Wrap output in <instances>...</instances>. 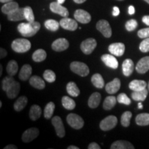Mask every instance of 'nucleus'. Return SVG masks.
Returning <instances> with one entry per match:
<instances>
[{"label":"nucleus","mask_w":149,"mask_h":149,"mask_svg":"<svg viewBox=\"0 0 149 149\" xmlns=\"http://www.w3.org/2000/svg\"><path fill=\"white\" fill-rule=\"evenodd\" d=\"M40 24L38 22H32L28 23H21L18 25L19 33L24 37H33L40 31Z\"/></svg>","instance_id":"f257e3e1"},{"label":"nucleus","mask_w":149,"mask_h":149,"mask_svg":"<svg viewBox=\"0 0 149 149\" xmlns=\"http://www.w3.org/2000/svg\"><path fill=\"white\" fill-rule=\"evenodd\" d=\"M11 47L16 53H26L31 49V43L26 39H17L12 42Z\"/></svg>","instance_id":"f03ea898"},{"label":"nucleus","mask_w":149,"mask_h":149,"mask_svg":"<svg viewBox=\"0 0 149 149\" xmlns=\"http://www.w3.org/2000/svg\"><path fill=\"white\" fill-rule=\"evenodd\" d=\"M70 70L81 77H86L89 74V68L86 64L80 61H72L70 65Z\"/></svg>","instance_id":"7ed1b4c3"},{"label":"nucleus","mask_w":149,"mask_h":149,"mask_svg":"<svg viewBox=\"0 0 149 149\" xmlns=\"http://www.w3.org/2000/svg\"><path fill=\"white\" fill-rule=\"evenodd\" d=\"M66 121L69 125L74 129H80L84 126V122L79 115L74 113H70L66 117Z\"/></svg>","instance_id":"20e7f679"},{"label":"nucleus","mask_w":149,"mask_h":149,"mask_svg":"<svg viewBox=\"0 0 149 149\" xmlns=\"http://www.w3.org/2000/svg\"><path fill=\"white\" fill-rule=\"evenodd\" d=\"M117 124V118L114 115H109L101 121L100 127L104 131H108L116 126Z\"/></svg>","instance_id":"39448f33"},{"label":"nucleus","mask_w":149,"mask_h":149,"mask_svg":"<svg viewBox=\"0 0 149 149\" xmlns=\"http://www.w3.org/2000/svg\"><path fill=\"white\" fill-rule=\"evenodd\" d=\"M97 44L95 39L88 38L81 42L80 48H81V51L86 55H90L97 47Z\"/></svg>","instance_id":"423d86ee"},{"label":"nucleus","mask_w":149,"mask_h":149,"mask_svg":"<svg viewBox=\"0 0 149 149\" xmlns=\"http://www.w3.org/2000/svg\"><path fill=\"white\" fill-rule=\"evenodd\" d=\"M97 29L107 38H109L112 35V29L109 22L107 20H100L96 24Z\"/></svg>","instance_id":"0eeeda50"},{"label":"nucleus","mask_w":149,"mask_h":149,"mask_svg":"<svg viewBox=\"0 0 149 149\" xmlns=\"http://www.w3.org/2000/svg\"><path fill=\"white\" fill-rule=\"evenodd\" d=\"M52 124L55 128L56 133L59 137H64L65 136V129L62 120L59 116H55L52 119Z\"/></svg>","instance_id":"6e6552de"},{"label":"nucleus","mask_w":149,"mask_h":149,"mask_svg":"<svg viewBox=\"0 0 149 149\" xmlns=\"http://www.w3.org/2000/svg\"><path fill=\"white\" fill-rule=\"evenodd\" d=\"M40 131L37 128H30L27 129L22 135V141L25 143H29L32 141L33 139L38 137Z\"/></svg>","instance_id":"1a4fd4ad"},{"label":"nucleus","mask_w":149,"mask_h":149,"mask_svg":"<svg viewBox=\"0 0 149 149\" xmlns=\"http://www.w3.org/2000/svg\"><path fill=\"white\" fill-rule=\"evenodd\" d=\"M74 19L81 24H88L91 22V16L87 11L82 9H78L74 12Z\"/></svg>","instance_id":"9d476101"},{"label":"nucleus","mask_w":149,"mask_h":149,"mask_svg":"<svg viewBox=\"0 0 149 149\" xmlns=\"http://www.w3.org/2000/svg\"><path fill=\"white\" fill-rule=\"evenodd\" d=\"M109 51L112 55L120 57L125 52V45L121 42L113 43L109 46Z\"/></svg>","instance_id":"9b49d317"},{"label":"nucleus","mask_w":149,"mask_h":149,"mask_svg":"<svg viewBox=\"0 0 149 149\" xmlns=\"http://www.w3.org/2000/svg\"><path fill=\"white\" fill-rule=\"evenodd\" d=\"M69 47V42L65 38H59L54 41L52 44V48L57 52L64 51Z\"/></svg>","instance_id":"f8f14e48"},{"label":"nucleus","mask_w":149,"mask_h":149,"mask_svg":"<svg viewBox=\"0 0 149 149\" xmlns=\"http://www.w3.org/2000/svg\"><path fill=\"white\" fill-rule=\"evenodd\" d=\"M50 9L54 13L58 14L63 17H67L69 15L67 8L58 2H52L50 4Z\"/></svg>","instance_id":"ddd939ff"},{"label":"nucleus","mask_w":149,"mask_h":149,"mask_svg":"<svg viewBox=\"0 0 149 149\" xmlns=\"http://www.w3.org/2000/svg\"><path fill=\"white\" fill-rule=\"evenodd\" d=\"M59 24H60V26L63 29L67 30V31H74L78 27L77 23L75 20L68 17H64L62 19H61Z\"/></svg>","instance_id":"4468645a"},{"label":"nucleus","mask_w":149,"mask_h":149,"mask_svg":"<svg viewBox=\"0 0 149 149\" xmlns=\"http://www.w3.org/2000/svg\"><path fill=\"white\" fill-rule=\"evenodd\" d=\"M136 70L138 73L144 74L149 70V56L143 57L136 65Z\"/></svg>","instance_id":"2eb2a0df"},{"label":"nucleus","mask_w":149,"mask_h":149,"mask_svg":"<svg viewBox=\"0 0 149 149\" xmlns=\"http://www.w3.org/2000/svg\"><path fill=\"white\" fill-rule=\"evenodd\" d=\"M8 19L11 22H17L21 21L25 19L24 15V8H18L11 12L10 13L7 15Z\"/></svg>","instance_id":"dca6fc26"},{"label":"nucleus","mask_w":149,"mask_h":149,"mask_svg":"<svg viewBox=\"0 0 149 149\" xmlns=\"http://www.w3.org/2000/svg\"><path fill=\"white\" fill-rule=\"evenodd\" d=\"M102 60L109 68H113V69H116L118 67V61L113 55H109V54H105V55L102 56Z\"/></svg>","instance_id":"f3484780"},{"label":"nucleus","mask_w":149,"mask_h":149,"mask_svg":"<svg viewBox=\"0 0 149 149\" xmlns=\"http://www.w3.org/2000/svg\"><path fill=\"white\" fill-rule=\"evenodd\" d=\"M121 86V81L118 78H115L111 82H109L106 85V91L109 94L113 95L116 93L120 90Z\"/></svg>","instance_id":"a211bd4d"},{"label":"nucleus","mask_w":149,"mask_h":149,"mask_svg":"<svg viewBox=\"0 0 149 149\" xmlns=\"http://www.w3.org/2000/svg\"><path fill=\"white\" fill-rule=\"evenodd\" d=\"M20 91V84L18 81H14L13 83L11 84L9 88L6 92L7 97L9 99H14L18 95Z\"/></svg>","instance_id":"6ab92c4d"},{"label":"nucleus","mask_w":149,"mask_h":149,"mask_svg":"<svg viewBox=\"0 0 149 149\" xmlns=\"http://www.w3.org/2000/svg\"><path fill=\"white\" fill-rule=\"evenodd\" d=\"M134 70V63L132 59H126L122 64L123 74L126 77H128L133 73Z\"/></svg>","instance_id":"aec40b11"},{"label":"nucleus","mask_w":149,"mask_h":149,"mask_svg":"<svg viewBox=\"0 0 149 149\" xmlns=\"http://www.w3.org/2000/svg\"><path fill=\"white\" fill-rule=\"evenodd\" d=\"M31 74H32V67L29 64H25L20 70L19 78L22 81H26L31 77Z\"/></svg>","instance_id":"412c9836"},{"label":"nucleus","mask_w":149,"mask_h":149,"mask_svg":"<svg viewBox=\"0 0 149 149\" xmlns=\"http://www.w3.org/2000/svg\"><path fill=\"white\" fill-rule=\"evenodd\" d=\"M111 149H134L135 147L129 141L125 140H117L112 144Z\"/></svg>","instance_id":"4be33fe9"},{"label":"nucleus","mask_w":149,"mask_h":149,"mask_svg":"<svg viewBox=\"0 0 149 149\" xmlns=\"http://www.w3.org/2000/svg\"><path fill=\"white\" fill-rule=\"evenodd\" d=\"M102 96L100 93H94L90 96L88 101V107L91 108V109H95V108L98 107L100 105V102H101Z\"/></svg>","instance_id":"5701e85b"},{"label":"nucleus","mask_w":149,"mask_h":149,"mask_svg":"<svg viewBox=\"0 0 149 149\" xmlns=\"http://www.w3.org/2000/svg\"><path fill=\"white\" fill-rule=\"evenodd\" d=\"M29 83L33 87L37 89H40V90H42L46 86L45 82H44V80L40 77L37 75L31 77L29 80Z\"/></svg>","instance_id":"b1692460"},{"label":"nucleus","mask_w":149,"mask_h":149,"mask_svg":"<svg viewBox=\"0 0 149 149\" xmlns=\"http://www.w3.org/2000/svg\"><path fill=\"white\" fill-rule=\"evenodd\" d=\"M146 82L143 80L134 79L129 84V88L133 91H141L146 88Z\"/></svg>","instance_id":"393cba45"},{"label":"nucleus","mask_w":149,"mask_h":149,"mask_svg":"<svg viewBox=\"0 0 149 149\" xmlns=\"http://www.w3.org/2000/svg\"><path fill=\"white\" fill-rule=\"evenodd\" d=\"M147 95H148V91L146 90V88L141 91H133L131 94L133 100L137 102L144 101L146 100Z\"/></svg>","instance_id":"a878e982"},{"label":"nucleus","mask_w":149,"mask_h":149,"mask_svg":"<svg viewBox=\"0 0 149 149\" xmlns=\"http://www.w3.org/2000/svg\"><path fill=\"white\" fill-rule=\"evenodd\" d=\"M42 115V109L38 105H33L29 111V117L33 121H36Z\"/></svg>","instance_id":"bb28decb"},{"label":"nucleus","mask_w":149,"mask_h":149,"mask_svg":"<svg viewBox=\"0 0 149 149\" xmlns=\"http://www.w3.org/2000/svg\"><path fill=\"white\" fill-rule=\"evenodd\" d=\"M28 103V99L26 96L19 97L15 102L13 107L16 111H21L25 108Z\"/></svg>","instance_id":"cd10ccee"},{"label":"nucleus","mask_w":149,"mask_h":149,"mask_svg":"<svg viewBox=\"0 0 149 149\" xmlns=\"http://www.w3.org/2000/svg\"><path fill=\"white\" fill-rule=\"evenodd\" d=\"M18 8H19V4L15 2V1H10V2L6 3L1 7V12L3 14L8 15Z\"/></svg>","instance_id":"c85d7f7f"},{"label":"nucleus","mask_w":149,"mask_h":149,"mask_svg":"<svg viewBox=\"0 0 149 149\" xmlns=\"http://www.w3.org/2000/svg\"><path fill=\"white\" fill-rule=\"evenodd\" d=\"M135 122L138 126L149 125V113H144L137 115L135 118Z\"/></svg>","instance_id":"c756f323"},{"label":"nucleus","mask_w":149,"mask_h":149,"mask_svg":"<svg viewBox=\"0 0 149 149\" xmlns=\"http://www.w3.org/2000/svg\"><path fill=\"white\" fill-rule=\"evenodd\" d=\"M66 91L68 95L72 97H77L80 93V91L78 88L77 84L72 81L67 84Z\"/></svg>","instance_id":"7c9ffc66"},{"label":"nucleus","mask_w":149,"mask_h":149,"mask_svg":"<svg viewBox=\"0 0 149 149\" xmlns=\"http://www.w3.org/2000/svg\"><path fill=\"white\" fill-rule=\"evenodd\" d=\"M18 64L16 61L10 60L8 62L6 66V72L10 76H15L18 71Z\"/></svg>","instance_id":"2f4dec72"},{"label":"nucleus","mask_w":149,"mask_h":149,"mask_svg":"<svg viewBox=\"0 0 149 149\" xmlns=\"http://www.w3.org/2000/svg\"><path fill=\"white\" fill-rule=\"evenodd\" d=\"M93 84L97 88H102L104 86V80L102 76L99 73H95L91 78Z\"/></svg>","instance_id":"473e14b6"},{"label":"nucleus","mask_w":149,"mask_h":149,"mask_svg":"<svg viewBox=\"0 0 149 149\" xmlns=\"http://www.w3.org/2000/svg\"><path fill=\"white\" fill-rule=\"evenodd\" d=\"M46 53L44 50L38 49L35 51L33 54L32 58L33 60L35 62H41L45 60L46 58Z\"/></svg>","instance_id":"72a5a7b5"},{"label":"nucleus","mask_w":149,"mask_h":149,"mask_svg":"<svg viewBox=\"0 0 149 149\" xmlns=\"http://www.w3.org/2000/svg\"><path fill=\"white\" fill-rule=\"evenodd\" d=\"M117 98L115 96H109L104 100L103 104L104 109L109 111L115 107L117 102Z\"/></svg>","instance_id":"f704fd0d"},{"label":"nucleus","mask_w":149,"mask_h":149,"mask_svg":"<svg viewBox=\"0 0 149 149\" xmlns=\"http://www.w3.org/2000/svg\"><path fill=\"white\" fill-rule=\"evenodd\" d=\"M61 103L64 108L67 110H73L75 108V102L68 96H64L61 99Z\"/></svg>","instance_id":"c9c22d12"},{"label":"nucleus","mask_w":149,"mask_h":149,"mask_svg":"<svg viewBox=\"0 0 149 149\" xmlns=\"http://www.w3.org/2000/svg\"><path fill=\"white\" fill-rule=\"evenodd\" d=\"M55 105L53 102H51L47 104V105L46 106L45 109H44V117H45L46 119L48 120V119L51 118L53 115L54 111H55Z\"/></svg>","instance_id":"e433bc0d"},{"label":"nucleus","mask_w":149,"mask_h":149,"mask_svg":"<svg viewBox=\"0 0 149 149\" xmlns=\"http://www.w3.org/2000/svg\"><path fill=\"white\" fill-rule=\"evenodd\" d=\"M44 26L49 31H56L59 29L60 24L54 19H48L44 23Z\"/></svg>","instance_id":"4c0bfd02"},{"label":"nucleus","mask_w":149,"mask_h":149,"mask_svg":"<svg viewBox=\"0 0 149 149\" xmlns=\"http://www.w3.org/2000/svg\"><path fill=\"white\" fill-rule=\"evenodd\" d=\"M132 117V113L130 111H126L123 113L121 117V124L124 127H128L130 125V119Z\"/></svg>","instance_id":"58836bf2"},{"label":"nucleus","mask_w":149,"mask_h":149,"mask_svg":"<svg viewBox=\"0 0 149 149\" xmlns=\"http://www.w3.org/2000/svg\"><path fill=\"white\" fill-rule=\"evenodd\" d=\"M43 76H44V79L49 83L54 82L56 79V74L51 70H46L43 74Z\"/></svg>","instance_id":"ea45409f"},{"label":"nucleus","mask_w":149,"mask_h":149,"mask_svg":"<svg viewBox=\"0 0 149 149\" xmlns=\"http://www.w3.org/2000/svg\"><path fill=\"white\" fill-rule=\"evenodd\" d=\"M24 15H25V19L28 22H32L35 21V16L33 14V9L30 6H26L24 8Z\"/></svg>","instance_id":"a19ab883"},{"label":"nucleus","mask_w":149,"mask_h":149,"mask_svg":"<svg viewBox=\"0 0 149 149\" xmlns=\"http://www.w3.org/2000/svg\"><path fill=\"white\" fill-rule=\"evenodd\" d=\"M15 79L13 78L12 76H8V77H5L2 80V84H1V88L2 90L4 91H6L9 88V86L13 83Z\"/></svg>","instance_id":"79ce46f5"},{"label":"nucleus","mask_w":149,"mask_h":149,"mask_svg":"<svg viewBox=\"0 0 149 149\" xmlns=\"http://www.w3.org/2000/svg\"><path fill=\"white\" fill-rule=\"evenodd\" d=\"M117 100L119 103L125 104V105H130L131 103L130 98L126 95L125 93H120L117 97Z\"/></svg>","instance_id":"37998d69"},{"label":"nucleus","mask_w":149,"mask_h":149,"mask_svg":"<svg viewBox=\"0 0 149 149\" xmlns=\"http://www.w3.org/2000/svg\"><path fill=\"white\" fill-rule=\"evenodd\" d=\"M139 50L142 53H148L149 52V37L145 38L139 44Z\"/></svg>","instance_id":"c03bdc74"},{"label":"nucleus","mask_w":149,"mask_h":149,"mask_svg":"<svg viewBox=\"0 0 149 149\" xmlns=\"http://www.w3.org/2000/svg\"><path fill=\"white\" fill-rule=\"evenodd\" d=\"M126 29L128 31H133L137 27V22L135 19H130L125 24Z\"/></svg>","instance_id":"a18cd8bd"},{"label":"nucleus","mask_w":149,"mask_h":149,"mask_svg":"<svg viewBox=\"0 0 149 149\" xmlns=\"http://www.w3.org/2000/svg\"><path fill=\"white\" fill-rule=\"evenodd\" d=\"M137 35H138L139 38L141 39L148 38V37H149V28L139 30L137 32Z\"/></svg>","instance_id":"49530a36"},{"label":"nucleus","mask_w":149,"mask_h":149,"mask_svg":"<svg viewBox=\"0 0 149 149\" xmlns=\"http://www.w3.org/2000/svg\"><path fill=\"white\" fill-rule=\"evenodd\" d=\"M88 149H100V148H101V147L99 146V145L97 144V143L92 142L88 145Z\"/></svg>","instance_id":"de8ad7c7"},{"label":"nucleus","mask_w":149,"mask_h":149,"mask_svg":"<svg viewBox=\"0 0 149 149\" xmlns=\"http://www.w3.org/2000/svg\"><path fill=\"white\" fill-rule=\"evenodd\" d=\"M7 55V51H6L4 48H0V58L3 59Z\"/></svg>","instance_id":"09e8293b"},{"label":"nucleus","mask_w":149,"mask_h":149,"mask_svg":"<svg viewBox=\"0 0 149 149\" xmlns=\"http://www.w3.org/2000/svg\"><path fill=\"white\" fill-rule=\"evenodd\" d=\"M120 9H119L118 7H117V6L113 7V16H115V17L118 16L119 15H120Z\"/></svg>","instance_id":"8fccbe9b"},{"label":"nucleus","mask_w":149,"mask_h":149,"mask_svg":"<svg viewBox=\"0 0 149 149\" xmlns=\"http://www.w3.org/2000/svg\"><path fill=\"white\" fill-rule=\"evenodd\" d=\"M142 22L147 26H149V15L144 16L142 17Z\"/></svg>","instance_id":"3c124183"},{"label":"nucleus","mask_w":149,"mask_h":149,"mask_svg":"<svg viewBox=\"0 0 149 149\" xmlns=\"http://www.w3.org/2000/svg\"><path fill=\"white\" fill-rule=\"evenodd\" d=\"M135 8H134V6H130L129 8H128V13L130 15H133L135 13Z\"/></svg>","instance_id":"603ef678"},{"label":"nucleus","mask_w":149,"mask_h":149,"mask_svg":"<svg viewBox=\"0 0 149 149\" xmlns=\"http://www.w3.org/2000/svg\"><path fill=\"white\" fill-rule=\"evenodd\" d=\"M17 147L15 145H13V144L8 145V146L4 147V149H17Z\"/></svg>","instance_id":"864d4df0"},{"label":"nucleus","mask_w":149,"mask_h":149,"mask_svg":"<svg viewBox=\"0 0 149 149\" xmlns=\"http://www.w3.org/2000/svg\"><path fill=\"white\" fill-rule=\"evenodd\" d=\"M73 1L77 3H82L84 2V1H86V0H73Z\"/></svg>","instance_id":"5fc2aeb1"},{"label":"nucleus","mask_w":149,"mask_h":149,"mask_svg":"<svg viewBox=\"0 0 149 149\" xmlns=\"http://www.w3.org/2000/svg\"><path fill=\"white\" fill-rule=\"evenodd\" d=\"M68 149H79V148L75 146H69L67 148Z\"/></svg>","instance_id":"6e6d98bb"},{"label":"nucleus","mask_w":149,"mask_h":149,"mask_svg":"<svg viewBox=\"0 0 149 149\" xmlns=\"http://www.w3.org/2000/svg\"><path fill=\"white\" fill-rule=\"evenodd\" d=\"M13 1V0H0V1H1V3H8Z\"/></svg>","instance_id":"4d7b16f0"},{"label":"nucleus","mask_w":149,"mask_h":149,"mask_svg":"<svg viewBox=\"0 0 149 149\" xmlns=\"http://www.w3.org/2000/svg\"><path fill=\"white\" fill-rule=\"evenodd\" d=\"M138 109H143V105H142V104L141 103V102L138 103Z\"/></svg>","instance_id":"13d9d810"},{"label":"nucleus","mask_w":149,"mask_h":149,"mask_svg":"<svg viewBox=\"0 0 149 149\" xmlns=\"http://www.w3.org/2000/svg\"><path fill=\"white\" fill-rule=\"evenodd\" d=\"M65 1H66V0H57V2L60 3V4H62V3H64L65 2Z\"/></svg>","instance_id":"bf43d9fd"},{"label":"nucleus","mask_w":149,"mask_h":149,"mask_svg":"<svg viewBox=\"0 0 149 149\" xmlns=\"http://www.w3.org/2000/svg\"><path fill=\"white\" fill-rule=\"evenodd\" d=\"M2 66L0 65V76H1V74H2Z\"/></svg>","instance_id":"052dcab7"},{"label":"nucleus","mask_w":149,"mask_h":149,"mask_svg":"<svg viewBox=\"0 0 149 149\" xmlns=\"http://www.w3.org/2000/svg\"><path fill=\"white\" fill-rule=\"evenodd\" d=\"M2 107V102H0V107Z\"/></svg>","instance_id":"680f3d73"},{"label":"nucleus","mask_w":149,"mask_h":149,"mask_svg":"<svg viewBox=\"0 0 149 149\" xmlns=\"http://www.w3.org/2000/svg\"><path fill=\"white\" fill-rule=\"evenodd\" d=\"M144 1H145L146 2H147L148 3H149V0H144Z\"/></svg>","instance_id":"e2e57ef3"},{"label":"nucleus","mask_w":149,"mask_h":149,"mask_svg":"<svg viewBox=\"0 0 149 149\" xmlns=\"http://www.w3.org/2000/svg\"><path fill=\"white\" fill-rule=\"evenodd\" d=\"M148 91H149V82H148Z\"/></svg>","instance_id":"0e129e2a"},{"label":"nucleus","mask_w":149,"mask_h":149,"mask_svg":"<svg viewBox=\"0 0 149 149\" xmlns=\"http://www.w3.org/2000/svg\"><path fill=\"white\" fill-rule=\"evenodd\" d=\"M118 1H123V0H118Z\"/></svg>","instance_id":"69168bd1"}]
</instances>
